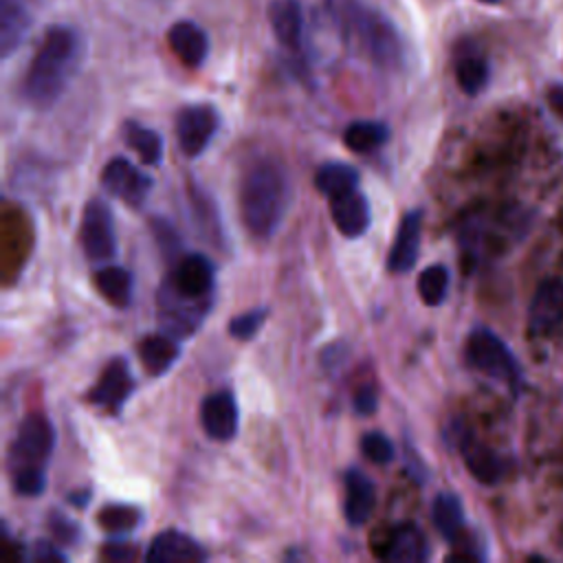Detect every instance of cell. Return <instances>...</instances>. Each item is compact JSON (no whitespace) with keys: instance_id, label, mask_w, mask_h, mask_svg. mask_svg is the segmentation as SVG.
I'll return each mask as SVG.
<instances>
[{"instance_id":"obj_1","label":"cell","mask_w":563,"mask_h":563,"mask_svg":"<svg viewBox=\"0 0 563 563\" xmlns=\"http://www.w3.org/2000/svg\"><path fill=\"white\" fill-rule=\"evenodd\" d=\"M81 62V37L73 26H48L22 79V97L35 108L53 106Z\"/></svg>"},{"instance_id":"obj_2","label":"cell","mask_w":563,"mask_h":563,"mask_svg":"<svg viewBox=\"0 0 563 563\" xmlns=\"http://www.w3.org/2000/svg\"><path fill=\"white\" fill-rule=\"evenodd\" d=\"M290 198L288 176L273 158H260L249 165L240 185V211L246 229L260 238H271L286 213Z\"/></svg>"},{"instance_id":"obj_3","label":"cell","mask_w":563,"mask_h":563,"mask_svg":"<svg viewBox=\"0 0 563 563\" xmlns=\"http://www.w3.org/2000/svg\"><path fill=\"white\" fill-rule=\"evenodd\" d=\"M55 449V429L44 413H29L9 446L7 468L18 495L37 497L46 488V468Z\"/></svg>"},{"instance_id":"obj_4","label":"cell","mask_w":563,"mask_h":563,"mask_svg":"<svg viewBox=\"0 0 563 563\" xmlns=\"http://www.w3.org/2000/svg\"><path fill=\"white\" fill-rule=\"evenodd\" d=\"M336 15L352 42L380 68H396L402 64V37L394 22L378 9L361 0H341Z\"/></svg>"},{"instance_id":"obj_5","label":"cell","mask_w":563,"mask_h":563,"mask_svg":"<svg viewBox=\"0 0 563 563\" xmlns=\"http://www.w3.org/2000/svg\"><path fill=\"white\" fill-rule=\"evenodd\" d=\"M466 361L486 376L506 383L512 391L521 385V367L510 347L488 328H475L466 339Z\"/></svg>"},{"instance_id":"obj_6","label":"cell","mask_w":563,"mask_h":563,"mask_svg":"<svg viewBox=\"0 0 563 563\" xmlns=\"http://www.w3.org/2000/svg\"><path fill=\"white\" fill-rule=\"evenodd\" d=\"M84 253L95 264H106L117 255V231L110 207L101 198H92L84 207L79 229Z\"/></svg>"},{"instance_id":"obj_7","label":"cell","mask_w":563,"mask_h":563,"mask_svg":"<svg viewBox=\"0 0 563 563\" xmlns=\"http://www.w3.org/2000/svg\"><path fill=\"white\" fill-rule=\"evenodd\" d=\"M218 128H220V114L213 106L209 103L185 106L176 117V136H178L180 150L189 158L200 156L209 147Z\"/></svg>"},{"instance_id":"obj_8","label":"cell","mask_w":563,"mask_h":563,"mask_svg":"<svg viewBox=\"0 0 563 563\" xmlns=\"http://www.w3.org/2000/svg\"><path fill=\"white\" fill-rule=\"evenodd\" d=\"M213 279H216V273H213L211 260L202 253H189L176 262L174 271L163 282V286H167L169 290L187 299L211 301Z\"/></svg>"},{"instance_id":"obj_9","label":"cell","mask_w":563,"mask_h":563,"mask_svg":"<svg viewBox=\"0 0 563 563\" xmlns=\"http://www.w3.org/2000/svg\"><path fill=\"white\" fill-rule=\"evenodd\" d=\"M152 185V178L123 156H114L101 172V187L130 207H141L147 200Z\"/></svg>"},{"instance_id":"obj_10","label":"cell","mask_w":563,"mask_h":563,"mask_svg":"<svg viewBox=\"0 0 563 563\" xmlns=\"http://www.w3.org/2000/svg\"><path fill=\"white\" fill-rule=\"evenodd\" d=\"M136 380L130 372V365L123 356H114L101 372L99 380L92 385L88 400L97 407H103L112 413L121 411L125 400L132 396Z\"/></svg>"},{"instance_id":"obj_11","label":"cell","mask_w":563,"mask_h":563,"mask_svg":"<svg viewBox=\"0 0 563 563\" xmlns=\"http://www.w3.org/2000/svg\"><path fill=\"white\" fill-rule=\"evenodd\" d=\"M240 411L229 389L209 394L200 405V424L205 433L218 442H229L238 433Z\"/></svg>"},{"instance_id":"obj_12","label":"cell","mask_w":563,"mask_h":563,"mask_svg":"<svg viewBox=\"0 0 563 563\" xmlns=\"http://www.w3.org/2000/svg\"><path fill=\"white\" fill-rule=\"evenodd\" d=\"M422 238V209H411L400 218L391 251L387 255V271L394 275L409 273L420 253Z\"/></svg>"},{"instance_id":"obj_13","label":"cell","mask_w":563,"mask_h":563,"mask_svg":"<svg viewBox=\"0 0 563 563\" xmlns=\"http://www.w3.org/2000/svg\"><path fill=\"white\" fill-rule=\"evenodd\" d=\"M563 321V282L545 279L539 284L528 308V328L532 334L554 330Z\"/></svg>"},{"instance_id":"obj_14","label":"cell","mask_w":563,"mask_h":563,"mask_svg":"<svg viewBox=\"0 0 563 563\" xmlns=\"http://www.w3.org/2000/svg\"><path fill=\"white\" fill-rule=\"evenodd\" d=\"M330 216L345 238H361L372 222L369 202L358 187L330 198Z\"/></svg>"},{"instance_id":"obj_15","label":"cell","mask_w":563,"mask_h":563,"mask_svg":"<svg viewBox=\"0 0 563 563\" xmlns=\"http://www.w3.org/2000/svg\"><path fill=\"white\" fill-rule=\"evenodd\" d=\"M145 559L152 563H178V561H205V548L189 534L180 530H165L156 534L145 552Z\"/></svg>"},{"instance_id":"obj_16","label":"cell","mask_w":563,"mask_h":563,"mask_svg":"<svg viewBox=\"0 0 563 563\" xmlns=\"http://www.w3.org/2000/svg\"><path fill=\"white\" fill-rule=\"evenodd\" d=\"M343 482H345V501H343L345 521L352 528H361L363 523H367V519L374 512V504H376L374 482L356 466L345 471Z\"/></svg>"},{"instance_id":"obj_17","label":"cell","mask_w":563,"mask_h":563,"mask_svg":"<svg viewBox=\"0 0 563 563\" xmlns=\"http://www.w3.org/2000/svg\"><path fill=\"white\" fill-rule=\"evenodd\" d=\"M167 44L172 53L189 68L202 66L209 55V37L205 29L191 20H178L167 31Z\"/></svg>"},{"instance_id":"obj_18","label":"cell","mask_w":563,"mask_h":563,"mask_svg":"<svg viewBox=\"0 0 563 563\" xmlns=\"http://www.w3.org/2000/svg\"><path fill=\"white\" fill-rule=\"evenodd\" d=\"M383 556L391 563H420L429 559V545L416 523H400L391 530Z\"/></svg>"},{"instance_id":"obj_19","label":"cell","mask_w":563,"mask_h":563,"mask_svg":"<svg viewBox=\"0 0 563 563\" xmlns=\"http://www.w3.org/2000/svg\"><path fill=\"white\" fill-rule=\"evenodd\" d=\"M457 440H460L457 446L462 451L464 464L471 471V475L477 482H482V484L499 482V477L504 473L499 455L493 449H488L486 444H482L475 438H471V435H460Z\"/></svg>"},{"instance_id":"obj_20","label":"cell","mask_w":563,"mask_h":563,"mask_svg":"<svg viewBox=\"0 0 563 563\" xmlns=\"http://www.w3.org/2000/svg\"><path fill=\"white\" fill-rule=\"evenodd\" d=\"M271 29L277 42L290 51L301 46L303 37V13L297 0H275L271 4Z\"/></svg>"},{"instance_id":"obj_21","label":"cell","mask_w":563,"mask_h":563,"mask_svg":"<svg viewBox=\"0 0 563 563\" xmlns=\"http://www.w3.org/2000/svg\"><path fill=\"white\" fill-rule=\"evenodd\" d=\"M31 18L18 0H0V53L9 57L29 35Z\"/></svg>"},{"instance_id":"obj_22","label":"cell","mask_w":563,"mask_h":563,"mask_svg":"<svg viewBox=\"0 0 563 563\" xmlns=\"http://www.w3.org/2000/svg\"><path fill=\"white\" fill-rule=\"evenodd\" d=\"M139 358L143 367L152 374H165L178 358V343L176 336L167 334H150L139 343Z\"/></svg>"},{"instance_id":"obj_23","label":"cell","mask_w":563,"mask_h":563,"mask_svg":"<svg viewBox=\"0 0 563 563\" xmlns=\"http://www.w3.org/2000/svg\"><path fill=\"white\" fill-rule=\"evenodd\" d=\"M431 519L435 530L446 541H457L464 530V508L462 499L453 493H438L431 504Z\"/></svg>"},{"instance_id":"obj_24","label":"cell","mask_w":563,"mask_h":563,"mask_svg":"<svg viewBox=\"0 0 563 563\" xmlns=\"http://www.w3.org/2000/svg\"><path fill=\"white\" fill-rule=\"evenodd\" d=\"M95 286L97 290L114 306L123 308L132 301V292H134V279L132 273L123 266H114V264H103L97 273H95Z\"/></svg>"},{"instance_id":"obj_25","label":"cell","mask_w":563,"mask_h":563,"mask_svg":"<svg viewBox=\"0 0 563 563\" xmlns=\"http://www.w3.org/2000/svg\"><path fill=\"white\" fill-rule=\"evenodd\" d=\"M389 139V128L383 121H352L345 132V145L356 154H367L385 145Z\"/></svg>"},{"instance_id":"obj_26","label":"cell","mask_w":563,"mask_h":563,"mask_svg":"<svg viewBox=\"0 0 563 563\" xmlns=\"http://www.w3.org/2000/svg\"><path fill=\"white\" fill-rule=\"evenodd\" d=\"M314 185L328 198L358 187V172L347 163H323L314 174Z\"/></svg>"},{"instance_id":"obj_27","label":"cell","mask_w":563,"mask_h":563,"mask_svg":"<svg viewBox=\"0 0 563 563\" xmlns=\"http://www.w3.org/2000/svg\"><path fill=\"white\" fill-rule=\"evenodd\" d=\"M455 81L466 95H477L488 84V62L477 51H466L455 62Z\"/></svg>"},{"instance_id":"obj_28","label":"cell","mask_w":563,"mask_h":563,"mask_svg":"<svg viewBox=\"0 0 563 563\" xmlns=\"http://www.w3.org/2000/svg\"><path fill=\"white\" fill-rule=\"evenodd\" d=\"M125 141L141 156L145 165H158L163 161V139L156 130L139 125L134 121L125 123Z\"/></svg>"},{"instance_id":"obj_29","label":"cell","mask_w":563,"mask_h":563,"mask_svg":"<svg viewBox=\"0 0 563 563\" xmlns=\"http://www.w3.org/2000/svg\"><path fill=\"white\" fill-rule=\"evenodd\" d=\"M449 268L444 264H431L418 275V295L427 306H440L449 292Z\"/></svg>"},{"instance_id":"obj_30","label":"cell","mask_w":563,"mask_h":563,"mask_svg":"<svg viewBox=\"0 0 563 563\" xmlns=\"http://www.w3.org/2000/svg\"><path fill=\"white\" fill-rule=\"evenodd\" d=\"M97 521L103 530L114 532V534H125L134 530L141 521V510L134 506H123V504H110L103 506L97 515Z\"/></svg>"},{"instance_id":"obj_31","label":"cell","mask_w":563,"mask_h":563,"mask_svg":"<svg viewBox=\"0 0 563 563\" xmlns=\"http://www.w3.org/2000/svg\"><path fill=\"white\" fill-rule=\"evenodd\" d=\"M266 314L268 310L266 308H253V310H246L238 317H233L227 325L229 334L233 339H240V341H246V339H253L257 334V330L262 328V323L266 321Z\"/></svg>"},{"instance_id":"obj_32","label":"cell","mask_w":563,"mask_h":563,"mask_svg":"<svg viewBox=\"0 0 563 563\" xmlns=\"http://www.w3.org/2000/svg\"><path fill=\"white\" fill-rule=\"evenodd\" d=\"M361 451L374 464H387L394 460V444L383 431H367L361 438Z\"/></svg>"},{"instance_id":"obj_33","label":"cell","mask_w":563,"mask_h":563,"mask_svg":"<svg viewBox=\"0 0 563 563\" xmlns=\"http://www.w3.org/2000/svg\"><path fill=\"white\" fill-rule=\"evenodd\" d=\"M48 526L53 530V534L64 541V543H77L81 539V530L75 521H70L68 517H64L62 512H53L48 517Z\"/></svg>"},{"instance_id":"obj_34","label":"cell","mask_w":563,"mask_h":563,"mask_svg":"<svg viewBox=\"0 0 563 563\" xmlns=\"http://www.w3.org/2000/svg\"><path fill=\"white\" fill-rule=\"evenodd\" d=\"M152 231H154L156 242H158V246L163 249V253H165L167 257H172V255L178 251V235H176V231L172 229V224L165 222L163 218H158V220L152 222Z\"/></svg>"},{"instance_id":"obj_35","label":"cell","mask_w":563,"mask_h":563,"mask_svg":"<svg viewBox=\"0 0 563 563\" xmlns=\"http://www.w3.org/2000/svg\"><path fill=\"white\" fill-rule=\"evenodd\" d=\"M376 405H378V394L374 385H363L354 391L352 407L358 416H372L376 411Z\"/></svg>"},{"instance_id":"obj_36","label":"cell","mask_w":563,"mask_h":563,"mask_svg":"<svg viewBox=\"0 0 563 563\" xmlns=\"http://www.w3.org/2000/svg\"><path fill=\"white\" fill-rule=\"evenodd\" d=\"M347 356V345H343V343H332L330 347H325L323 350V354H321V361H323V365L325 367H339L341 365V361Z\"/></svg>"},{"instance_id":"obj_37","label":"cell","mask_w":563,"mask_h":563,"mask_svg":"<svg viewBox=\"0 0 563 563\" xmlns=\"http://www.w3.org/2000/svg\"><path fill=\"white\" fill-rule=\"evenodd\" d=\"M35 561H66V556L57 550V545H51L48 541H37L33 550Z\"/></svg>"},{"instance_id":"obj_38","label":"cell","mask_w":563,"mask_h":563,"mask_svg":"<svg viewBox=\"0 0 563 563\" xmlns=\"http://www.w3.org/2000/svg\"><path fill=\"white\" fill-rule=\"evenodd\" d=\"M103 554H106V559H110V561H128V559L134 556V550H132V545L117 541V543H108V545L103 548Z\"/></svg>"},{"instance_id":"obj_39","label":"cell","mask_w":563,"mask_h":563,"mask_svg":"<svg viewBox=\"0 0 563 563\" xmlns=\"http://www.w3.org/2000/svg\"><path fill=\"white\" fill-rule=\"evenodd\" d=\"M548 103L556 117L563 119V84H556L548 90Z\"/></svg>"},{"instance_id":"obj_40","label":"cell","mask_w":563,"mask_h":563,"mask_svg":"<svg viewBox=\"0 0 563 563\" xmlns=\"http://www.w3.org/2000/svg\"><path fill=\"white\" fill-rule=\"evenodd\" d=\"M68 501L75 504L77 508H84L88 501H90V490H77V493H70L68 495Z\"/></svg>"},{"instance_id":"obj_41","label":"cell","mask_w":563,"mask_h":563,"mask_svg":"<svg viewBox=\"0 0 563 563\" xmlns=\"http://www.w3.org/2000/svg\"><path fill=\"white\" fill-rule=\"evenodd\" d=\"M482 2H497V0H482Z\"/></svg>"}]
</instances>
